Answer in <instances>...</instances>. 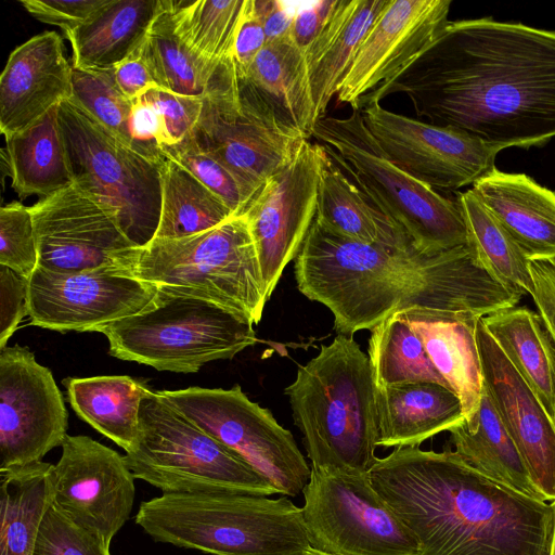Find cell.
I'll return each instance as SVG.
<instances>
[{
	"instance_id": "cell-53",
	"label": "cell",
	"mask_w": 555,
	"mask_h": 555,
	"mask_svg": "<svg viewBox=\"0 0 555 555\" xmlns=\"http://www.w3.org/2000/svg\"><path fill=\"white\" fill-rule=\"evenodd\" d=\"M552 555H555V532H554V540H553V546H552Z\"/></svg>"
},
{
	"instance_id": "cell-50",
	"label": "cell",
	"mask_w": 555,
	"mask_h": 555,
	"mask_svg": "<svg viewBox=\"0 0 555 555\" xmlns=\"http://www.w3.org/2000/svg\"><path fill=\"white\" fill-rule=\"evenodd\" d=\"M114 73L120 90L132 102L142 98L151 89H159L140 48L116 65Z\"/></svg>"
},
{
	"instance_id": "cell-10",
	"label": "cell",
	"mask_w": 555,
	"mask_h": 555,
	"mask_svg": "<svg viewBox=\"0 0 555 555\" xmlns=\"http://www.w3.org/2000/svg\"><path fill=\"white\" fill-rule=\"evenodd\" d=\"M57 119L74 185L111 210L138 247L154 237L162 208V165L130 149L72 96Z\"/></svg>"
},
{
	"instance_id": "cell-28",
	"label": "cell",
	"mask_w": 555,
	"mask_h": 555,
	"mask_svg": "<svg viewBox=\"0 0 555 555\" xmlns=\"http://www.w3.org/2000/svg\"><path fill=\"white\" fill-rule=\"evenodd\" d=\"M390 0H339L321 36L306 52L317 121L337 94L366 34Z\"/></svg>"
},
{
	"instance_id": "cell-31",
	"label": "cell",
	"mask_w": 555,
	"mask_h": 555,
	"mask_svg": "<svg viewBox=\"0 0 555 555\" xmlns=\"http://www.w3.org/2000/svg\"><path fill=\"white\" fill-rule=\"evenodd\" d=\"M75 413L126 452L140 436L141 400L150 389L126 375L67 377L63 380Z\"/></svg>"
},
{
	"instance_id": "cell-21",
	"label": "cell",
	"mask_w": 555,
	"mask_h": 555,
	"mask_svg": "<svg viewBox=\"0 0 555 555\" xmlns=\"http://www.w3.org/2000/svg\"><path fill=\"white\" fill-rule=\"evenodd\" d=\"M475 332L483 388L534 486L545 501H555V421L507 360L481 319Z\"/></svg>"
},
{
	"instance_id": "cell-12",
	"label": "cell",
	"mask_w": 555,
	"mask_h": 555,
	"mask_svg": "<svg viewBox=\"0 0 555 555\" xmlns=\"http://www.w3.org/2000/svg\"><path fill=\"white\" fill-rule=\"evenodd\" d=\"M191 137L253 198L308 140L284 129L240 83L235 67L225 70L203 98L202 113Z\"/></svg>"
},
{
	"instance_id": "cell-2",
	"label": "cell",
	"mask_w": 555,
	"mask_h": 555,
	"mask_svg": "<svg viewBox=\"0 0 555 555\" xmlns=\"http://www.w3.org/2000/svg\"><path fill=\"white\" fill-rule=\"evenodd\" d=\"M294 271L299 292L328 308L336 331L347 336L411 307L477 322L522 297L494 279L467 245L434 254L399 250L343 237L315 218Z\"/></svg>"
},
{
	"instance_id": "cell-41",
	"label": "cell",
	"mask_w": 555,
	"mask_h": 555,
	"mask_svg": "<svg viewBox=\"0 0 555 555\" xmlns=\"http://www.w3.org/2000/svg\"><path fill=\"white\" fill-rule=\"evenodd\" d=\"M160 151L212 191L235 216L243 215L253 201L238 180L218 160L202 151L191 134L177 144L160 147Z\"/></svg>"
},
{
	"instance_id": "cell-6",
	"label": "cell",
	"mask_w": 555,
	"mask_h": 555,
	"mask_svg": "<svg viewBox=\"0 0 555 555\" xmlns=\"http://www.w3.org/2000/svg\"><path fill=\"white\" fill-rule=\"evenodd\" d=\"M121 272L214 301L253 325L269 300L244 215L193 235L154 237L131 251Z\"/></svg>"
},
{
	"instance_id": "cell-17",
	"label": "cell",
	"mask_w": 555,
	"mask_h": 555,
	"mask_svg": "<svg viewBox=\"0 0 555 555\" xmlns=\"http://www.w3.org/2000/svg\"><path fill=\"white\" fill-rule=\"evenodd\" d=\"M156 292L157 285L117 267L53 272L37 266L28 283V317L42 328L98 332L140 312Z\"/></svg>"
},
{
	"instance_id": "cell-45",
	"label": "cell",
	"mask_w": 555,
	"mask_h": 555,
	"mask_svg": "<svg viewBox=\"0 0 555 555\" xmlns=\"http://www.w3.org/2000/svg\"><path fill=\"white\" fill-rule=\"evenodd\" d=\"M108 0H21L24 9L40 22L72 31L86 23Z\"/></svg>"
},
{
	"instance_id": "cell-51",
	"label": "cell",
	"mask_w": 555,
	"mask_h": 555,
	"mask_svg": "<svg viewBox=\"0 0 555 555\" xmlns=\"http://www.w3.org/2000/svg\"><path fill=\"white\" fill-rule=\"evenodd\" d=\"M256 13L262 24L267 44L287 38L291 34L293 15L279 0H254Z\"/></svg>"
},
{
	"instance_id": "cell-7",
	"label": "cell",
	"mask_w": 555,
	"mask_h": 555,
	"mask_svg": "<svg viewBox=\"0 0 555 555\" xmlns=\"http://www.w3.org/2000/svg\"><path fill=\"white\" fill-rule=\"evenodd\" d=\"M98 332L106 336L113 357L176 373L230 360L258 341L253 324L234 312L165 285H157L140 312Z\"/></svg>"
},
{
	"instance_id": "cell-33",
	"label": "cell",
	"mask_w": 555,
	"mask_h": 555,
	"mask_svg": "<svg viewBox=\"0 0 555 555\" xmlns=\"http://www.w3.org/2000/svg\"><path fill=\"white\" fill-rule=\"evenodd\" d=\"M52 464L0 469V555H31L43 517L54 503Z\"/></svg>"
},
{
	"instance_id": "cell-13",
	"label": "cell",
	"mask_w": 555,
	"mask_h": 555,
	"mask_svg": "<svg viewBox=\"0 0 555 555\" xmlns=\"http://www.w3.org/2000/svg\"><path fill=\"white\" fill-rule=\"evenodd\" d=\"M302 516L312 548L327 555H420L412 531L369 474L311 467Z\"/></svg>"
},
{
	"instance_id": "cell-43",
	"label": "cell",
	"mask_w": 555,
	"mask_h": 555,
	"mask_svg": "<svg viewBox=\"0 0 555 555\" xmlns=\"http://www.w3.org/2000/svg\"><path fill=\"white\" fill-rule=\"evenodd\" d=\"M0 264L28 279L38 266L33 214L18 202L0 208Z\"/></svg>"
},
{
	"instance_id": "cell-3",
	"label": "cell",
	"mask_w": 555,
	"mask_h": 555,
	"mask_svg": "<svg viewBox=\"0 0 555 555\" xmlns=\"http://www.w3.org/2000/svg\"><path fill=\"white\" fill-rule=\"evenodd\" d=\"M369 477L420 555H552L555 501L501 485L455 451L399 447L378 457Z\"/></svg>"
},
{
	"instance_id": "cell-11",
	"label": "cell",
	"mask_w": 555,
	"mask_h": 555,
	"mask_svg": "<svg viewBox=\"0 0 555 555\" xmlns=\"http://www.w3.org/2000/svg\"><path fill=\"white\" fill-rule=\"evenodd\" d=\"M157 391L193 424L238 454L280 494L294 498L302 493L311 466L293 434L270 410L249 400L240 385Z\"/></svg>"
},
{
	"instance_id": "cell-42",
	"label": "cell",
	"mask_w": 555,
	"mask_h": 555,
	"mask_svg": "<svg viewBox=\"0 0 555 555\" xmlns=\"http://www.w3.org/2000/svg\"><path fill=\"white\" fill-rule=\"evenodd\" d=\"M111 543L69 518L54 504L41 522L31 555H112Z\"/></svg>"
},
{
	"instance_id": "cell-22",
	"label": "cell",
	"mask_w": 555,
	"mask_h": 555,
	"mask_svg": "<svg viewBox=\"0 0 555 555\" xmlns=\"http://www.w3.org/2000/svg\"><path fill=\"white\" fill-rule=\"evenodd\" d=\"M73 65L56 31H44L10 54L0 76V130L18 133L73 94Z\"/></svg>"
},
{
	"instance_id": "cell-27",
	"label": "cell",
	"mask_w": 555,
	"mask_h": 555,
	"mask_svg": "<svg viewBox=\"0 0 555 555\" xmlns=\"http://www.w3.org/2000/svg\"><path fill=\"white\" fill-rule=\"evenodd\" d=\"M315 220L326 230L349 240L399 250L416 249L405 232L375 205L326 151L320 173Z\"/></svg>"
},
{
	"instance_id": "cell-1",
	"label": "cell",
	"mask_w": 555,
	"mask_h": 555,
	"mask_svg": "<svg viewBox=\"0 0 555 555\" xmlns=\"http://www.w3.org/2000/svg\"><path fill=\"white\" fill-rule=\"evenodd\" d=\"M403 93L416 115L501 150L555 138V30L491 17L448 22L360 109Z\"/></svg>"
},
{
	"instance_id": "cell-46",
	"label": "cell",
	"mask_w": 555,
	"mask_h": 555,
	"mask_svg": "<svg viewBox=\"0 0 555 555\" xmlns=\"http://www.w3.org/2000/svg\"><path fill=\"white\" fill-rule=\"evenodd\" d=\"M29 279L0 264V350L28 315Z\"/></svg>"
},
{
	"instance_id": "cell-25",
	"label": "cell",
	"mask_w": 555,
	"mask_h": 555,
	"mask_svg": "<svg viewBox=\"0 0 555 555\" xmlns=\"http://www.w3.org/2000/svg\"><path fill=\"white\" fill-rule=\"evenodd\" d=\"M237 78L284 129L308 140L312 137L317 118L306 56L289 36L266 44Z\"/></svg>"
},
{
	"instance_id": "cell-19",
	"label": "cell",
	"mask_w": 555,
	"mask_h": 555,
	"mask_svg": "<svg viewBox=\"0 0 555 555\" xmlns=\"http://www.w3.org/2000/svg\"><path fill=\"white\" fill-rule=\"evenodd\" d=\"M61 447V457L51 467L53 504L111 543L134 501L135 478L125 456L83 435H66Z\"/></svg>"
},
{
	"instance_id": "cell-16",
	"label": "cell",
	"mask_w": 555,
	"mask_h": 555,
	"mask_svg": "<svg viewBox=\"0 0 555 555\" xmlns=\"http://www.w3.org/2000/svg\"><path fill=\"white\" fill-rule=\"evenodd\" d=\"M68 414L51 371L28 347L0 350V469L41 462L62 446Z\"/></svg>"
},
{
	"instance_id": "cell-15",
	"label": "cell",
	"mask_w": 555,
	"mask_h": 555,
	"mask_svg": "<svg viewBox=\"0 0 555 555\" xmlns=\"http://www.w3.org/2000/svg\"><path fill=\"white\" fill-rule=\"evenodd\" d=\"M360 111L387 157L435 190L473 185L495 168L500 150L464 131L413 119L380 104Z\"/></svg>"
},
{
	"instance_id": "cell-5",
	"label": "cell",
	"mask_w": 555,
	"mask_h": 555,
	"mask_svg": "<svg viewBox=\"0 0 555 555\" xmlns=\"http://www.w3.org/2000/svg\"><path fill=\"white\" fill-rule=\"evenodd\" d=\"M135 524L153 540L209 555H302L311 545L289 496L163 493L141 503Z\"/></svg>"
},
{
	"instance_id": "cell-26",
	"label": "cell",
	"mask_w": 555,
	"mask_h": 555,
	"mask_svg": "<svg viewBox=\"0 0 555 555\" xmlns=\"http://www.w3.org/2000/svg\"><path fill=\"white\" fill-rule=\"evenodd\" d=\"M378 447L420 446L465 418L459 397L437 383L376 387Z\"/></svg>"
},
{
	"instance_id": "cell-4",
	"label": "cell",
	"mask_w": 555,
	"mask_h": 555,
	"mask_svg": "<svg viewBox=\"0 0 555 555\" xmlns=\"http://www.w3.org/2000/svg\"><path fill=\"white\" fill-rule=\"evenodd\" d=\"M284 393L312 468L369 474L378 459L376 385L352 336L321 345Z\"/></svg>"
},
{
	"instance_id": "cell-23",
	"label": "cell",
	"mask_w": 555,
	"mask_h": 555,
	"mask_svg": "<svg viewBox=\"0 0 555 555\" xmlns=\"http://www.w3.org/2000/svg\"><path fill=\"white\" fill-rule=\"evenodd\" d=\"M472 192L501 222L529 261L555 259V193L525 173L496 167Z\"/></svg>"
},
{
	"instance_id": "cell-18",
	"label": "cell",
	"mask_w": 555,
	"mask_h": 555,
	"mask_svg": "<svg viewBox=\"0 0 555 555\" xmlns=\"http://www.w3.org/2000/svg\"><path fill=\"white\" fill-rule=\"evenodd\" d=\"M38 266L53 272L124 268L137 248L116 216L74 184L30 207Z\"/></svg>"
},
{
	"instance_id": "cell-32",
	"label": "cell",
	"mask_w": 555,
	"mask_h": 555,
	"mask_svg": "<svg viewBox=\"0 0 555 555\" xmlns=\"http://www.w3.org/2000/svg\"><path fill=\"white\" fill-rule=\"evenodd\" d=\"M454 451L481 475L529 498L545 501L485 388L473 426L449 430Z\"/></svg>"
},
{
	"instance_id": "cell-44",
	"label": "cell",
	"mask_w": 555,
	"mask_h": 555,
	"mask_svg": "<svg viewBox=\"0 0 555 555\" xmlns=\"http://www.w3.org/2000/svg\"><path fill=\"white\" fill-rule=\"evenodd\" d=\"M152 104L162 121L159 149L173 145L188 138L194 130L203 107V98L151 89L142 98Z\"/></svg>"
},
{
	"instance_id": "cell-34",
	"label": "cell",
	"mask_w": 555,
	"mask_h": 555,
	"mask_svg": "<svg viewBox=\"0 0 555 555\" xmlns=\"http://www.w3.org/2000/svg\"><path fill=\"white\" fill-rule=\"evenodd\" d=\"M59 105L27 129L5 138L12 186L20 198L51 196L74 184L57 119Z\"/></svg>"
},
{
	"instance_id": "cell-39",
	"label": "cell",
	"mask_w": 555,
	"mask_h": 555,
	"mask_svg": "<svg viewBox=\"0 0 555 555\" xmlns=\"http://www.w3.org/2000/svg\"><path fill=\"white\" fill-rule=\"evenodd\" d=\"M367 351L376 387L429 382L450 388L420 337L397 311L371 331Z\"/></svg>"
},
{
	"instance_id": "cell-40",
	"label": "cell",
	"mask_w": 555,
	"mask_h": 555,
	"mask_svg": "<svg viewBox=\"0 0 555 555\" xmlns=\"http://www.w3.org/2000/svg\"><path fill=\"white\" fill-rule=\"evenodd\" d=\"M72 85V98L75 101L118 140L147 157L132 133L133 102L122 93L117 85L114 67L78 68L73 66Z\"/></svg>"
},
{
	"instance_id": "cell-35",
	"label": "cell",
	"mask_w": 555,
	"mask_h": 555,
	"mask_svg": "<svg viewBox=\"0 0 555 555\" xmlns=\"http://www.w3.org/2000/svg\"><path fill=\"white\" fill-rule=\"evenodd\" d=\"M467 246L491 275L511 291L525 296L533 292L529 260L501 222L472 190L457 193Z\"/></svg>"
},
{
	"instance_id": "cell-38",
	"label": "cell",
	"mask_w": 555,
	"mask_h": 555,
	"mask_svg": "<svg viewBox=\"0 0 555 555\" xmlns=\"http://www.w3.org/2000/svg\"><path fill=\"white\" fill-rule=\"evenodd\" d=\"M246 0H170L175 31L215 69L234 63V46Z\"/></svg>"
},
{
	"instance_id": "cell-29",
	"label": "cell",
	"mask_w": 555,
	"mask_h": 555,
	"mask_svg": "<svg viewBox=\"0 0 555 555\" xmlns=\"http://www.w3.org/2000/svg\"><path fill=\"white\" fill-rule=\"evenodd\" d=\"M163 0H108L86 23L64 33L73 66L113 68L143 43Z\"/></svg>"
},
{
	"instance_id": "cell-14",
	"label": "cell",
	"mask_w": 555,
	"mask_h": 555,
	"mask_svg": "<svg viewBox=\"0 0 555 555\" xmlns=\"http://www.w3.org/2000/svg\"><path fill=\"white\" fill-rule=\"evenodd\" d=\"M324 156L322 144L305 140L295 156L264 182L243 214L269 298L314 221Z\"/></svg>"
},
{
	"instance_id": "cell-30",
	"label": "cell",
	"mask_w": 555,
	"mask_h": 555,
	"mask_svg": "<svg viewBox=\"0 0 555 555\" xmlns=\"http://www.w3.org/2000/svg\"><path fill=\"white\" fill-rule=\"evenodd\" d=\"M481 321L555 421V344L540 314L515 306L491 313Z\"/></svg>"
},
{
	"instance_id": "cell-49",
	"label": "cell",
	"mask_w": 555,
	"mask_h": 555,
	"mask_svg": "<svg viewBox=\"0 0 555 555\" xmlns=\"http://www.w3.org/2000/svg\"><path fill=\"white\" fill-rule=\"evenodd\" d=\"M532 300L555 344V259L529 261Z\"/></svg>"
},
{
	"instance_id": "cell-36",
	"label": "cell",
	"mask_w": 555,
	"mask_h": 555,
	"mask_svg": "<svg viewBox=\"0 0 555 555\" xmlns=\"http://www.w3.org/2000/svg\"><path fill=\"white\" fill-rule=\"evenodd\" d=\"M140 51L159 89L197 98H204L234 64L215 69L193 54L175 31L170 0H163Z\"/></svg>"
},
{
	"instance_id": "cell-47",
	"label": "cell",
	"mask_w": 555,
	"mask_h": 555,
	"mask_svg": "<svg viewBox=\"0 0 555 555\" xmlns=\"http://www.w3.org/2000/svg\"><path fill=\"white\" fill-rule=\"evenodd\" d=\"M339 0H322L293 14L289 38L304 54L330 23Z\"/></svg>"
},
{
	"instance_id": "cell-37",
	"label": "cell",
	"mask_w": 555,
	"mask_h": 555,
	"mask_svg": "<svg viewBox=\"0 0 555 555\" xmlns=\"http://www.w3.org/2000/svg\"><path fill=\"white\" fill-rule=\"evenodd\" d=\"M160 180L162 208L155 237L193 235L235 217L212 191L167 157L160 167Z\"/></svg>"
},
{
	"instance_id": "cell-48",
	"label": "cell",
	"mask_w": 555,
	"mask_h": 555,
	"mask_svg": "<svg viewBox=\"0 0 555 555\" xmlns=\"http://www.w3.org/2000/svg\"><path fill=\"white\" fill-rule=\"evenodd\" d=\"M266 44V34L256 13L254 0H246L233 55L238 77H243L246 74L247 69Z\"/></svg>"
},
{
	"instance_id": "cell-24",
	"label": "cell",
	"mask_w": 555,
	"mask_h": 555,
	"mask_svg": "<svg viewBox=\"0 0 555 555\" xmlns=\"http://www.w3.org/2000/svg\"><path fill=\"white\" fill-rule=\"evenodd\" d=\"M416 333L433 364L459 397L464 422L473 426L483 391L476 323L433 309L411 307L397 311Z\"/></svg>"
},
{
	"instance_id": "cell-20",
	"label": "cell",
	"mask_w": 555,
	"mask_h": 555,
	"mask_svg": "<svg viewBox=\"0 0 555 555\" xmlns=\"http://www.w3.org/2000/svg\"><path fill=\"white\" fill-rule=\"evenodd\" d=\"M451 0H390L363 39L336 94L361 101L409 66L447 25Z\"/></svg>"
},
{
	"instance_id": "cell-9",
	"label": "cell",
	"mask_w": 555,
	"mask_h": 555,
	"mask_svg": "<svg viewBox=\"0 0 555 555\" xmlns=\"http://www.w3.org/2000/svg\"><path fill=\"white\" fill-rule=\"evenodd\" d=\"M140 436L125 460L135 479L163 493L279 491L234 451L193 424L158 391L140 405Z\"/></svg>"
},
{
	"instance_id": "cell-8",
	"label": "cell",
	"mask_w": 555,
	"mask_h": 555,
	"mask_svg": "<svg viewBox=\"0 0 555 555\" xmlns=\"http://www.w3.org/2000/svg\"><path fill=\"white\" fill-rule=\"evenodd\" d=\"M312 137L418 251L434 254L467 245L456 202L395 165L369 131L360 109L347 117L324 115Z\"/></svg>"
},
{
	"instance_id": "cell-52",
	"label": "cell",
	"mask_w": 555,
	"mask_h": 555,
	"mask_svg": "<svg viewBox=\"0 0 555 555\" xmlns=\"http://www.w3.org/2000/svg\"><path fill=\"white\" fill-rule=\"evenodd\" d=\"M302 555H327L324 553H321L312 547H310L307 552H305Z\"/></svg>"
}]
</instances>
